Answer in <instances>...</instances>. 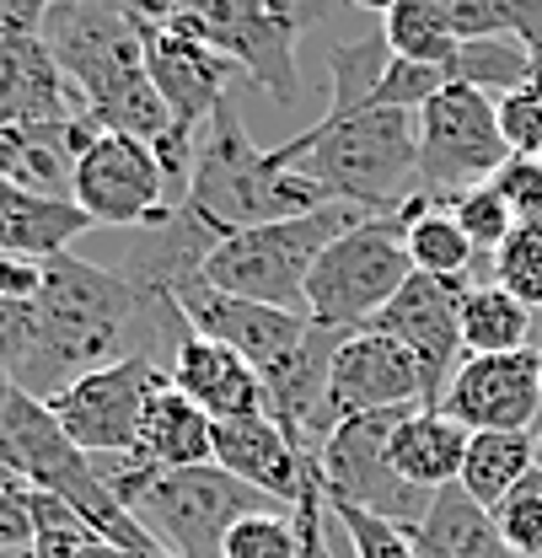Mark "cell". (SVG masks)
<instances>
[{
	"label": "cell",
	"instance_id": "6da1fadb",
	"mask_svg": "<svg viewBox=\"0 0 542 558\" xmlns=\"http://www.w3.org/2000/svg\"><path fill=\"white\" fill-rule=\"evenodd\" d=\"M189 333L194 328L172 295L140 290L108 264L60 253L44 264V290L27 306V349L11 381L49 403L70 381L119 360H156L167 371Z\"/></svg>",
	"mask_w": 542,
	"mask_h": 558
},
{
	"label": "cell",
	"instance_id": "7a4b0ae2",
	"mask_svg": "<svg viewBox=\"0 0 542 558\" xmlns=\"http://www.w3.org/2000/svg\"><path fill=\"white\" fill-rule=\"evenodd\" d=\"M44 44L55 49V60L75 86L86 119L97 130L145 140L156 150V161L167 167V178H178L189 189V167H194V140L172 130V113L145 70V38L124 16L119 0H81L49 16Z\"/></svg>",
	"mask_w": 542,
	"mask_h": 558
},
{
	"label": "cell",
	"instance_id": "3957f363",
	"mask_svg": "<svg viewBox=\"0 0 542 558\" xmlns=\"http://www.w3.org/2000/svg\"><path fill=\"white\" fill-rule=\"evenodd\" d=\"M279 167H301L328 205L393 215L419 199V113L365 108L349 119H317L274 145Z\"/></svg>",
	"mask_w": 542,
	"mask_h": 558
},
{
	"label": "cell",
	"instance_id": "277c9868",
	"mask_svg": "<svg viewBox=\"0 0 542 558\" xmlns=\"http://www.w3.org/2000/svg\"><path fill=\"white\" fill-rule=\"evenodd\" d=\"M183 205L194 209L200 226H209L226 242V236H237L248 226L312 215L328 199L301 167H279L274 150L253 145L242 113H237V97H226L209 113L200 140H194V167H189Z\"/></svg>",
	"mask_w": 542,
	"mask_h": 558
},
{
	"label": "cell",
	"instance_id": "5b68a950",
	"mask_svg": "<svg viewBox=\"0 0 542 558\" xmlns=\"http://www.w3.org/2000/svg\"><path fill=\"white\" fill-rule=\"evenodd\" d=\"M97 473L108 478L113 499L145 526V537L167 558H220L226 532L242 515L274 510L269 494L231 478L226 468H145L135 457H97Z\"/></svg>",
	"mask_w": 542,
	"mask_h": 558
},
{
	"label": "cell",
	"instance_id": "8992f818",
	"mask_svg": "<svg viewBox=\"0 0 542 558\" xmlns=\"http://www.w3.org/2000/svg\"><path fill=\"white\" fill-rule=\"evenodd\" d=\"M365 215L349 205H323L296 220H269V226H248L226 242H215V253L204 258L200 279L258 301V306H279V312H301L306 317V279L317 269V258L328 253V242H339L349 226H360Z\"/></svg>",
	"mask_w": 542,
	"mask_h": 558
},
{
	"label": "cell",
	"instance_id": "52a82bcc",
	"mask_svg": "<svg viewBox=\"0 0 542 558\" xmlns=\"http://www.w3.org/2000/svg\"><path fill=\"white\" fill-rule=\"evenodd\" d=\"M323 22V0H183L178 33L209 44L242 70L274 108L301 102V38Z\"/></svg>",
	"mask_w": 542,
	"mask_h": 558
},
{
	"label": "cell",
	"instance_id": "ba28073f",
	"mask_svg": "<svg viewBox=\"0 0 542 558\" xmlns=\"http://www.w3.org/2000/svg\"><path fill=\"white\" fill-rule=\"evenodd\" d=\"M419 205H424V194L408 199L404 209H393V215H365L339 242H328V253L317 258V269L306 279V317L312 323L354 333L404 290L413 279L404 231Z\"/></svg>",
	"mask_w": 542,
	"mask_h": 558
},
{
	"label": "cell",
	"instance_id": "9c48e42d",
	"mask_svg": "<svg viewBox=\"0 0 542 558\" xmlns=\"http://www.w3.org/2000/svg\"><path fill=\"white\" fill-rule=\"evenodd\" d=\"M510 161V145L499 135L494 97L473 86H446L419 108V194L435 205H451L457 194L483 189Z\"/></svg>",
	"mask_w": 542,
	"mask_h": 558
},
{
	"label": "cell",
	"instance_id": "30bf717a",
	"mask_svg": "<svg viewBox=\"0 0 542 558\" xmlns=\"http://www.w3.org/2000/svg\"><path fill=\"white\" fill-rule=\"evenodd\" d=\"M408 409H387V414H365V418H344L339 429L328 435V446L317 451V488L323 499H349L393 526H419L430 510V494L398 478L387 440L398 429V418Z\"/></svg>",
	"mask_w": 542,
	"mask_h": 558
},
{
	"label": "cell",
	"instance_id": "8fae6325",
	"mask_svg": "<svg viewBox=\"0 0 542 558\" xmlns=\"http://www.w3.org/2000/svg\"><path fill=\"white\" fill-rule=\"evenodd\" d=\"M156 387H167V371L156 360H119L70 381L60 398H49V414L86 457H130Z\"/></svg>",
	"mask_w": 542,
	"mask_h": 558
},
{
	"label": "cell",
	"instance_id": "7c38bea8",
	"mask_svg": "<svg viewBox=\"0 0 542 558\" xmlns=\"http://www.w3.org/2000/svg\"><path fill=\"white\" fill-rule=\"evenodd\" d=\"M75 205L92 215V226H161L178 205H167V167L145 140L103 135L75 161Z\"/></svg>",
	"mask_w": 542,
	"mask_h": 558
},
{
	"label": "cell",
	"instance_id": "4fadbf2b",
	"mask_svg": "<svg viewBox=\"0 0 542 558\" xmlns=\"http://www.w3.org/2000/svg\"><path fill=\"white\" fill-rule=\"evenodd\" d=\"M468 284H473V279L413 275L404 290L365 323V328L398 339V344L419 360L424 387H430V403H441L446 381H451L457 365L468 360V349H462V295H468Z\"/></svg>",
	"mask_w": 542,
	"mask_h": 558
},
{
	"label": "cell",
	"instance_id": "5bb4252c",
	"mask_svg": "<svg viewBox=\"0 0 542 558\" xmlns=\"http://www.w3.org/2000/svg\"><path fill=\"white\" fill-rule=\"evenodd\" d=\"M446 418H457L468 435L483 429H532L542 414V354L516 349V354H468L457 376L446 381L441 403Z\"/></svg>",
	"mask_w": 542,
	"mask_h": 558
},
{
	"label": "cell",
	"instance_id": "9a60e30c",
	"mask_svg": "<svg viewBox=\"0 0 542 558\" xmlns=\"http://www.w3.org/2000/svg\"><path fill=\"white\" fill-rule=\"evenodd\" d=\"M424 403H430L424 371H419V360L398 339H387L376 328H354L339 344L334 371H328V414H334V429H339L344 418L387 414V409H424Z\"/></svg>",
	"mask_w": 542,
	"mask_h": 558
},
{
	"label": "cell",
	"instance_id": "2e32d148",
	"mask_svg": "<svg viewBox=\"0 0 542 558\" xmlns=\"http://www.w3.org/2000/svg\"><path fill=\"white\" fill-rule=\"evenodd\" d=\"M349 339L344 328H323L312 323L306 339L290 349L285 360H274L264 376V398H269V418L285 429V440L301 451V457H317L334 435V414H328V371H334V354Z\"/></svg>",
	"mask_w": 542,
	"mask_h": 558
},
{
	"label": "cell",
	"instance_id": "e0dca14e",
	"mask_svg": "<svg viewBox=\"0 0 542 558\" xmlns=\"http://www.w3.org/2000/svg\"><path fill=\"white\" fill-rule=\"evenodd\" d=\"M172 301H178V312L189 317V328L200 339L237 349L253 371H269L274 360H285L290 349L306 339V328H312V317H301V312H279V306H258V301L226 295V290L204 284L200 275L189 284H178Z\"/></svg>",
	"mask_w": 542,
	"mask_h": 558
},
{
	"label": "cell",
	"instance_id": "ac0fdd59",
	"mask_svg": "<svg viewBox=\"0 0 542 558\" xmlns=\"http://www.w3.org/2000/svg\"><path fill=\"white\" fill-rule=\"evenodd\" d=\"M145 70L172 113V130L183 140H200V130L209 124V113L231 97V81L242 70L231 65L226 54H215L209 44L167 27V33H145Z\"/></svg>",
	"mask_w": 542,
	"mask_h": 558
},
{
	"label": "cell",
	"instance_id": "d6986e66",
	"mask_svg": "<svg viewBox=\"0 0 542 558\" xmlns=\"http://www.w3.org/2000/svg\"><path fill=\"white\" fill-rule=\"evenodd\" d=\"M215 468H226L231 478L269 494L285 510H296L317 488V457H301L269 414L215 418Z\"/></svg>",
	"mask_w": 542,
	"mask_h": 558
},
{
	"label": "cell",
	"instance_id": "ffe728a7",
	"mask_svg": "<svg viewBox=\"0 0 542 558\" xmlns=\"http://www.w3.org/2000/svg\"><path fill=\"white\" fill-rule=\"evenodd\" d=\"M86 119L75 86L44 38L0 33V130H33V124H65Z\"/></svg>",
	"mask_w": 542,
	"mask_h": 558
},
{
	"label": "cell",
	"instance_id": "44dd1931",
	"mask_svg": "<svg viewBox=\"0 0 542 558\" xmlns=\"http://www.w3.org/2000/svg\"><path fill=\"white\" fill-rule=\"evenodd\" d=\"M167 381L204 409L209 418H253V414H269V398H264V376L237 354V349L215 344V339H200L189 333L172 365H167Z\"/></svg>",
	"mask_w": 542,
	"mask_h": 558
},
{
	"label": "cell",
	"instance_id": "7402d4cb",
	"mask_svg": "<svg viewBox=\"0 0 542 558\" xmlns=\"http://www.w3.org/2000/svg\"><path fill=\"white\" fill-rule=\"evenodd\" d=\"M145 468H161V473H178V468H209L215 462V418L194 409L172 381L156 387V398L145 403L140 418V440L130 451Z\"/></svg>",
	"mask_w": 542,
	"mask_h": 558
},
{
	"label": "cell",
	"instance_id": "603a6c76",
	"mask_svg": "<svg viewBox=\"0 0 542 558\" xmlns=\"http://www.w3.org/2000/svg\"><path fill=\"white\" fill-rule=\"evenodd\" d=\"M468 440H473V435H468L457 418H446L441 409L424 403V409H408V414L398 418V429H393V440H387V457H393V468H398L404 484L435 494V488L462 478Z\"/></svg>",
	"mask_w": 542,
	"mask_h": 558
},
{
	"label": "cell",
	"instance_id": "cb8c5ba5",
	"mask_svg": "<svg viewBox=\"0 0 542 558\" xmlns=\"http://www.w3.org/2000/svg\"><path fill=\"white\" fill-rule=\"evenodd\" d=\"M86 231H92V215L81 205L22 194L0 178V253H22V258L49 264V258L70 253V242Z\"/></svg>",
	"mask_w": 542,
	"mask_h": 558
},
{
	"label": "cell",
	"instance_id": "d4e9b609",
	"mask_svg": "<svg viewBox=\"0 0 542 558\" xmlns=\"http://www.w3.org/2000/svg\"><path fill=\"white\" fill-rule=\"evenodd\" d=\"M408 532H413V543L424 554L441 558H516L510 543L499 537V526H494V510H483L462 484L435 488L424 521L408 526Z\"/></svg>",
	"mask_w": 542,
	"mask_h": 558
},
{
	"label": "cell",
	"instance_id": "484cf974",
	"mask_svg": "<svg viewBox=\"0 0 542 558\" xmlns=\"http://www.w3.org/2000/svg\"><path fill=\"white\" fill-rule=\"evenodd\" d=\"M532 468H538V435L532 429H483L468 440V462H462L457 484L468 488L483 510H494Z\"/></svg>",
	"mask_w": 542,
	"mask_h": 558
},
{
	"label": "cell",
	"instance_id": "4316f807",
	"mask_svg": "<svg viewBox=\"0 0 542 558\" xmlns=\"http://www.w3.org/2000/svg\"><path fill=\"white\" fill-rule=\"evenodd\" d=\"M462 349L468 354H516V349H532V306H521L494 279L468 284V295H462Z\"/></svg>",
	"mask_w": 542,
	"mask_h": 558
},
{
	"label": "cell",
	"instance_id": "83f0119b",
	"mask_svg": "<svg viewBox=\"0 0 542 558\" xmlns=\"http://www.w3.org/2000/svg\"><path fill=\"white\" fill-rule=\"evenodd\" d=\"M404 247L408 258H413V275H435V279H473V242L462 236V226H457V215L446 205H435V199H424V205L413 209V220H408L404 231Z\"/></svg>",
	"mask_w": 542,
	"mask_h": 558
},
{
	"label": "cell",
	"instance_id": "f1b7e54d",
	"mask_svg": "<svg viewBox=\"0 0 542 558\" xmlns=\"http://www.w3.org/2000/svg\"><path fill=\"white\" fill-rule=\"evenodd\" d=\"M393 65V49L387 38H349V44H328V75H334V102L323 119H349V113H365L376 102V86Z\"/></svg>",
	"mask_w": 542,
	"mask_h": 558
},
{
	"label": "cell",
	"instance_id": "f546056e",
	"mask_svg": "<svg viewBox=\"0 0 542 558\" xmlns=\"http://www.w3.org/2000/svg\"><path fill=\"white\" fill-rule=\"evenodd\" d=\"M382 38H387V49H393L398 60L435 65V70H446V75H451L457 49H462V38H457L424 0H398V5L382 16Z\"/></svg>",
	"mask_w": 542,
	"mask_h": 558
},
{
	"label": "cell",
	"instance_id": "4dcf8cb0",
	"mask_svg": "<svg viewBox=\"0 0 542 558\" xmlns=\"http://www.w3.org/2000/svg\"><path fill=\"white\" fill-rule=\"evenodd\" d=\"M451 81L457 86H473L483 97H505L516 86L532 81V60H527V44L516 33H499V38H473L457 49V65H451Z\"/></svg>",
	"mask_w": 542,
	"mask_h": 558
},
{
	"label": "cell",
	"instance_id": "1f68e13d",
	"mask_svg": "<svg viewBox=\"0 0 542 558\" xmlns=\"http://www.w3.org/2000/svg\"><path fill=\"white\" fill-rule=\"evenodd\" d=\"M220 558H301V510H258L226 532Z\"/></svg>",
	"mask_w": 542,
	"mask_h": 558
},
{
	"label": "cell",
	"instance_id": "d6a6232c",
	"mask_svg": "<svg viewBox=\"0 0 542 558\" xmlns=\"http://www.w3.org/2000/svg\"><path fill=\"white\" fill-rule=\"evenodd\" d=\"M494 284L521 306L542 312V220H516V231L494 253Z\"/></svg>",
	"mask_w": 542,
	"mask_h": 558
},
{
	"label": "cell",
	"instance_id": "836d02e7",
	"mask_svg": "<svg viewBox=\"0 0 542 558\" xmlns=\"http://www.w3.org/2000/svg\"><path fill=\"white\" fill-rule=\"evenodd\" d=\"M328 515L344 526L354 558H430L413 543L408 526H393V521H382V515H371V510H360L349 499H328Z\"/></svg>",
	"mask_w": 542,
	"mask_h": 558
},
{
	"label": "cell",
	"instance_id": "e575fe53",
	"mask_svg": "<svg viewBox=\"0 0 542 558\" xmlns=\"http://www.w3.org/2000/svg\"><path fill=\"white\" fill-rule=\"evenodd\" d=\"M494 526L516 558H542V462L494 505Z\"/></svg>",
	"mask_w": 542,
	"mask_h": 558
},
{
	"label": "cell",
	"instance_id": "d590c367",
	"mask_svg": "<svg viewBox=\"0 0 542 558\" xmlns=\"http://www.w3.org/2000/svg\"><path fill=\"white\" fill-rule=\"evenodd\" d=\"M451 215H457V226H462V236L473 242V253H499V242L516 231V215L505 209V199L494 194V183H483V189H468V194H457L451 199Z\"/></svg>",
	"mask_w": 542,
	"mask_h": 558
},
{
	"label": "cell",
	"instance_id": "8d00e7d4",
	"mask_svg": "<svg viewBox=\"0 0 542 558\" xmlns=\"http://www.w3.org/2000/svg\"><path fill=\"white\" fill-rule=\"evenodd\" d=\"M494 119H499V135L510 145V156H542V81L505 92L494 102Z\"/></svg>",
	"mask_w": 542,
	"mask_h": 558
},
{
	"label": "cell",
	"instance_id": "74e56055",
	"mask_svg": "<svg viewBox=\"0 0 542 558\" xmlns=\"http://www.w3.org/2000/svg\"><path fill=\"white\" fill-rule=\"evenodd\" d=\"M451 86V75L435 65H413V60H398L393 54V65L382 75V86H376V102L371 108H398V113H419L435 92H446Z\"/></svg>",
	"mask_w": 542,
	"mask_h": 558
},
{
	"label": "cell",
	"instance_id": "f35d334b",
	"mask_svg": "<svg viewBox=\"0 0 542 558\" xmlns=\"http://www.w3.org/2000/svg\"><path fill=\"white\" fill-rule=\"evenodd\" d=\"M462 44L510 33V0H424Z\"/></svg>",
	"mask_w": 542,
	"mask_h": 558
},
{
	"label": "cell",
	"instance_id": "ab89813d",
	"mask_svg": "<svg viewBox=\"0 0 542 558\" xmlns=\"http://www.w3.org/2000/svg\"><path fill=\"white\" fill-rule=\"evenodd\" d=\"M489 183L516 220H542V156H510Z\"/></svg>",
	"mask_w": 542,
	"mask_h": 558
},
{
	"label": "cell",
	"instance_id": "60d3db41",
	"mask_svg": "<svg viewBox=\"0 0 542 558\" xmlns=\"http://www.w3.org/2000/svg\"><path fill=\"white\" fill-rule=\"evenodd\" d=\"M44 290V264L38 258H22V253H0V301H16V306H33Z\"/></svg>",
	"mask_w": 542,
	"mask_h": 558
},
{
	"label": "cell",
	"instance_id": "b9f144b4",
	"mask_svg": "<svg viewBox=\"0 0 542 558\" xmlns=\"http://www.w3.org/2000/svg\"><path fill=\"white\" fill-rule=\"evenodd\" d=\"M33 543V505L27 488H0V554Z\"/></svg>",
	"mask_w": 542,
	"mask_h": 558
},
{
	"label": "cell",
	"instance_id": "7bdbcfd3",
	"mask_svg": "<svg viewBox=\"0 0 542 558\" xmlns=\"http://www.w3.org/2000/svg\"><path fill=\"white\" fill-rule=\"evenodd\" d=\"M55 5H60V0H0V33L44 38V27H49Z\"/></svg>",
	"mask_w": 542,
	"mask_h": 558
},
{
	"label": "cell",
	"instance_id": "ee69618b",
	"mask_svg": "<svg viewBox=\"0 0 542 558\" xmlns=\"http://www.w3.org/2000/svg\"><path fill=\"white\" fill-rule=\"evenodd\" d=\"M22 349H27V306L0 301V381H11V376H16Z\"/></svg>",
	"mask_w": 542,
	"mask_h": 558
},
{
	"label": "cell",
	"instance_id": "f6af8a7d",
	"mask_svg": "<svg viewBox=\"0 0 542 558\" xmlns=\"http://www.w3.org/2000/svg\"><path fill=\"white\" fill-rule=\"evenodd\" d=\"M296 510H301V558H334L328 537H323V521H328V499H323V488H312Z\"/></svg>",
	"mask_w": 542,
	"mask_h": 558
},
{
	"label": "cell",
	"instance_id": "bcb514c9",
	"mask_svg": "<svg viewBox=\"0 0 542 558\" xmlns=\"http://www.w3.org/2000/svg\"><path fill=\"white\" fill-rule=\"evenodd\" d=\"M510 33L527 44L532 81H542V0H510Z\"/></svg>",
	"mask_w": 542,
	"mask_h": 558
},
{
	"label": "cell",
	"instance_id": "7dc6e473",
	"mask_svg": "<svg viewBox=\"0 0 542 558\" xmlns=\"http://www.w3.org/2000/svg\"><path fill=\"white\" fill-rule=\"evenodd\" d=\"M70 558H130V554H119V548H108V543H86V548H75Z\"/></svg>",
	"mask_w": 542,
	"mask_h": 558
},
{
	"label": "cell",
	"instance_id": "c3c4849f",
	"mask_svg": "<svg viewBox=\"0 0 542 558\" xmlns=\"http://www.w3.org/2000/svg\"><path fill=\"white\" fill-rule=\"evenodd\" d=\"M344 5H354V11H376V16H387L398 0H344Z\"/></svg>",
	"mask_w": 542,
	"mask_h": 558
},
{
	"label": "cell",
	"instance_id": "681fc988",
	"mask_svg": "<svg viewBox=\"0 0 542 558\" xmlns=\"http://www.w3.org/2000/svg\"><path fill=\"white\" fill-rule=\"evenodd\" d=\"M130 558H167V554H161V548H156V554H130Z\"/></svg>",
	"mask_w": 542,
	"mask_h": 558
},
{
	"label": "cell",
	"instance_id": "f907efd6",
	"mask_svg": "<svg viewBox=\"0 0 542 558\" xmlns=\"http://www.w3.org/2000/svg\"><path fill=\"white\" fill-rule=\"evenodd\" d=\"M65 5H81V0H60V5H55V11H65Z\"/></svg>",
	"mask_w": 542,
	"mask_h": 558
},
{
	"label": "cell",
	"instance_id": "816d5d0a",
	"mask_svg": "<svg viewBox=\"0 0 542 558\" xmlns=\"http://www.w3.org/2000/svg\"><path fill=\"white\" fill-rule=\"evenodd\" d=\"M538 354H542V349H538ZM538 435H542V414H538Z\"/></svg>",
	"mask_w": 542,
	"mask_h": 558
},
{
	"label": "cell",
	"instance_id": "f5cc1de1",
	"mask_svg": "<svg viewBox=\"0 0 542 558\" xmlns=\"http://www.w3.org/2000/svg\"><path fill=\"white\" fill-rule=\"evenodd\" d=\"M430 558H441V554H430Z\"/></svg>",
	"mask_w": 542,
	"mask_h": 558
}]
</instances>
